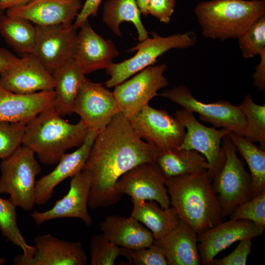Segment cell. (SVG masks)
<instances>
[{
	"instance_id": "1",
	"label": "cell",
	"mask_w": 265,
	"mask_h": 265,
	"mask_svg": "<svg viewBox=\"0 0 265 265\" xmlns=\"http://www.w3.org/2000/svg\"><path fill=\"white\" fill-rule=\"evenodd\" d=\"M159 152L140 138L121 112L97 135L83 170L90 175L91 209L117 203L122 195L116 183L125 173L144 163H155Z\"/></svg>"
},
{
	"instance_id": "2",
	"label": "cell",
	"mask_w": 265,
	"mask_h": 265,
	"mask_svg": "<svg viewBox=\"0 0 265 265\" xmlns=\"http://www.w3.org/2000/svg\"><path fill=\"white\" fill-rule=\"evenodd\" d=\"M170 205L199 235L221 221V209L208 170L166 179Z\"/></svg>"
},
{
	"instance_id": "3",
	"label": "cell",
	"mask_w": 265,
	"mask_h": 265,
	"mask_svg": "<svg viewBox=\"0 0 265 265\" xmlns=\"http://www.w3.org/2000/svg\"><path fill=\"white\" fill-rule=\"evenodd\" d=\"M88 132L80 120L71 124L64 119L52 105L26 125L22 145L42 163L56 164L68 150L82 144Z\"/></svg>"
},
{
	"instance_id": "4",
	"label": "cell",
	"mask_w": 265,
	"mask_h": 265,
	"mask_svg": "<svg viewBox=\"0 0 265 265\" xmlns=\"http://www.w3.org/2000/svg\"><path fill=\"white\" fill-rule=\"evenodd\" d=\"M194 12L207 38L238 39L265 16V0H211L199 2Z\"/></svg>"
},
{
	"instance_id": "5",
	"label": "cell",
	"mask_w": 265,
	"mask_h": 265,
	"mask_svg": "<svg viewBox=\"0 0 265 265\" xmlns=\"http://www.w3.org/2000/svg\"><path fill=\"white\" fill-rule=\"evenodd\" d=\"M152 37L139 41L128 52L136 51L131 58L118 63H111L106 69L110 78L105 83L106 87L111 88L122 83L130 77L148 67L153 65L157 58L173 49H186L194 46L196 36L193 31L178 33L166 37L151 32Z\"/></svg>"
},
{
	"instance_id": "6",
	"label": "cell",
	"mask_w": 265,
	"mask_h": 265,
	"mask_svg": "<svg viewBox=\"0 0 265 265\" xmlns=\"http://www.w3.org/2000/svg\"><path fill=\"white\" fill-rule=\"evenodd\" d=\"M35 154L21 146L0 164V194H7L17 207L31 211L35 204V179L41 172Z\"/></svg>"
},
{
	"instance_id": "7",
	"label": "cell",
	"mask_w": 265,
	"mask_h": 265,
	"mask_svg": "<svg viewBox=\"0 0 265 265\" xmlns=\"http://www.w3.org/2000/svg\"><path fill=\"white\" fill-rule=\"evenodd\" d=\"M221 145L225 160L213 177L212 185L221 209L222 216H226L238 206L250 199L251 178L228 135L223 138Z\"/></svg>"
},
{
	"instance_id": "8",
	"label": "cell",
	"mask_w": 265,
	"mask_h": 265,
	"mask_svg": "<svg viewBox=\"0 0 265 265\" xmlns=\"http://www.w3.org/2000/svg\"><path fill=\"white\" fill-rule=\"evenodd\" d=\"M158 96L169 99L184 109L198 113L200 120L215 127L225 129L240 136H244L245 134L246 119L239 105H234L224 100L203 103L197 100L190 90L182 84L165 90L158 93Z\"/></svg>"
},
{
	"instance_id": "9",
	"label": "cell",
	"mask_w": 265,
	"mask_h": 265,
	"mask_svg": "<svg viewBox=\"0 0 265 265\" xmlns=\"http://www.w3.org/2000/svg\"><path fill=\"white\" fill-rule=\"evenodd\" d=\"M128 119L137 135L159 152L178 149L185 136V128L178 119L148 104Z\"/></svg>"
},
{
	"instance_id": "10",
	"label": "cell",
	"mask_w": 265,
	"mask_h": 265,
	"mask_svg": "<svg viewBox=\"0 0 265 265\" xmlns=\"http://www.w3.org/2000/svg\"><path fill=\"white\" fill-rule=\"evenodd\" d=\"M167 69L165 63L153 65L115 86L113 93L120 112L128 118L158 96V92L169 85L163 75Z\"/></svg>"
},
{
	"instance_id": "11",
	"label": "cell",
	"mask_w": 265,
	"mask_h": 265,
	"mask_svg": "<svg viewBox=\"0 0 265 265\" xmlns=\"http://www.w3.org/2000/svg\"><path fill=\"white\" fill-rule=\"evenodd\" d=\"M174 117L186 129L178 149L193 150L203 155L209 164L208 172L212 180L225 160L222 139L230 132L223 128L219 130L205 126L196 119L193 112L184 108L177 110Z\"/></svg>"
},
{
	"instance_id": "12",
	"label": "cell",
	"mask_w": 265,
	"mask_h": 265,
	"mask_svg": "<svg viewBox=\"0 0 265 265\" xmlns=\"http://www.w3.org/2000/svg\"><path fill=\"white\" fill-rule=\"evenodd\" d=\"M36 26V40L32 53L52 74L74 58L79 28L72 23Z\"/></svg>"
},
{
	"instance_id": "13",
	"label": "cell",
	"mask_w": 265,
	"mask_h": 265,
	"mask_svg": "<svg viewBox=\"0 0 265 265\" xmlns=\"http://www.w3.org/2000/svg\"><path fill=\"white\" fill-rule=\"evenodd\" d=\"M73 113L89 131H101L120 112L113 92L87 79L82 84L73 107Z\"/></svg>"
},
{
	"instance_id": "14",
	"label": "cell",
	"mask_w": 265,
	"mask_h": 265,
	"mask_svg": "<svg viewBox=\"0 0 265 265\" xmlns=\"http://www.w3.org/2000/svg\"><path fill=\"white\" fill-rule=\"evenodd\" d=\"M165 181L156 163H144L123 175L117 182L116 188L122 196L127 194L133 199L154 201L165 209L170 205Z\"/></svg>"
},
{
	"instance_id": "15",
	"label": "cell",
	"mask_w": 265,
	"mask_h": 265,
	"mask_svg": "<svg viewBox=\"0 0 265 265\" xmlns=\"http://www.w3.org/2000/svg\"><path fill=\"white\" fill-rule=\"evenodd\" d=\"M265 227L248 220L220 222L198 235V248L201 264L211 265L215 256L234 242L252 239L263 235Z\"/></svg>"
},
{
	"instance_id": "16",
	"label": "cell",
	"mask_w": 265,
	"mask_h": 265,
	"mask_svg": "<svg viewBox=\"0 0 265 265\" xmlns=\"http://www.w3.org/2000/svg\"><path fill=\"white\" fill-rule=\"evenodd\" d=\"M0 85L15 93L31 94L53 90L54 80L39 60L28 53L0 74Z\"/></svg>"
},
{
	"instance_id": "17",
	"label": "cell",
	"mask_w": 265,
	"mask_h": 265,
	"mask_svg": "<svg viewBox=\"0 0 265 265\" xmlns=\"http://www.w3.org/2000/svg\"><path fill=\"white\" fill-rule=\"evenodd\" d=\"M36 247L34 253L26 257L22 254L15 256L14 265H85L87 255L80 242L60 239L51 234L34 238Z\"/></svg>"
},
{
	"instance_id": "18",
	"label": "cell",
	"mask_w": 265,
	"mask_h": 265,
	"mask_svg": "<svg viewBox=\"0 0 265 265\" xmlns=\"http://www.w3.org/2000/svg\"><path fill=\"white\" fill-rule=\"evenodd\" d=\"M91 185L90 174L83 170L72 177L67 193L56 201L50 210L39 212L34 211L30 216L37 225L60 218H77L87 226L93 221L89 214L88 200Z\"/></svg>"
},
{
	"instance_id": "19",
	"label": "cell",
	"mask_w": 265,
	"mask_h": 265,
	"mask_svg": "<svg viewBox=\"0 0 265 265\" xmlns=\"http://www.w3.org/2000/svg\"><path fill=\"white\" fill-rule=\"evenodd\" d=\"M99 131H89L82 144L75 151L65 153L55 168L36 181L35 204L43 205L52 197L55 187L64 180L81 172Z\"/></svg>"
},
{
	"instance_id": "20",
	"label": "cell",
	"mask_w": 265,
	"mask_h": 265,
	"mask_svg": "<svg viewBox=\"0 0 265 265\" xmlns=\"http://www.w3.org/2000/svg\"><path fill=\"white\" fill-rule=\"evenodd\" d=\"M78 33L74 58L86 74L106 69L119 52L111 40L105 39L87 20Z\"/></svg>"
},
{
	"instance_id": "21",
	"label": "cell",
	"mask_w": 265,
	"mask_h": 265,
	"mask_svg": "<svg viewBox=\"0 0 265 265\" xmlns=\"http://www.w3.org/2000/svg\"><path fill=\"white\" fill-rule=\"evenodd\" d=\"M82 6L80 0H34L8 8L6 14L19 17L40 26L72 23Z\"/></svg>"
},
{
	"instance_id": "22",
	"label": "cell",
	"mask_w": 265,
	"mask_h": 265,
	"mask_svg": "<svg viewBox=\"0 0 265 265\" xmlns=\"http://www.w3.org/2000/svg\"><path fill=\"white\" fill-rule=\"evenodd\" d=\"M53 90L20 94L0 85V121L27 124L53 105Z\"/></svg>"
},
{
	"instance_id": "23",
	"label": "cell",
	"mask_w": 265,
	"mask_h": 265,
	"mask_svg": "<svg viewBox=\"0 0 265 265\" xmlns=\"http://www.w3.org/2000/svg\"><path fill=\"white\" fill-rule=\"evenodd\" d=\"M162 251L168 265H199L198 235L180 219L177 226L167 235L154 240Z\"/></svg>"
},
{
	"instance_id": "24",
	"label": "cell",
	"mask_w": 265,
	"mask_h": 265,
	"mask_svg": "<svg viewBox=\"0 0 265 265\" xmlns=\"http://www.w3.org/2000/svg\"><path fill=\"white\" fill-rule=\"evenodd\" d=\"M100 229L114 244L129 249L147 247L154 243L150 231L132 216L109 215L100 224Z\"/></svg>"
},
{
	"instance_id": "25",
	"label": "cell",
	"mask_w": 265,
	"mask_h": 265,
	"mask_svg": "<svg viewBox=\"0 0 265 265\" xmlns=\"http://www.w3.org/2000/svg\"><path fill=\"white\" fill-rule=\"evenodd\" d=\"M53 106L62 116L73 113V107L80 90L87 80L74 58L54 70Z\"/></svg>"
},
{
	"instance_id": "26",
	"label": "cell",
	"mask_w": 265,
	"mask_h": 265,
	"mask_svg": "<svg viewBox=\"0 0 265 265\" xmlns=\"http://www.w3.org/2000/svg\"><path fill=\"white\" fill-rule=\"evenodd\" d=\"M132 210L131 216L150 229L154 240L162 238L178 225L180 218L172 207L162 208L154 201L132 199Z\"/></svg>"
},
{
	"instance_id": "27",
	"label": "cell",
	"mask_w": 265,
	"mask_h": 265,
	"mask_svg": "<svg viewBox=\"0 0 265 265\" xmlns=\"http://www.w3.org/2000/svg\"><path fill=\"white\" fill-rule=\"evenodd\" d=\"M155 163L166 179L210 168L203 155L195 150L186 149L159 152Z\"/></svg>"
},
{
	"instance_id": "28",
	"label": "cell",
	"mask_w": 265,
	"mask_h": 265,
	"mask_svg": "<svg viewBox=\"0 0 265 265\" xmlns=\"http://www.w3.org/2000/svg\"><path fill=\"white\" fill-rule=\"evenodd\" d=\"M136 0H107L103 7V21L116 35L121 36L120 25L131 22L135 27L139 41L147 39L148 32L140 18Z\"/></svg>"
},
{
	"instance_id": "29",
	"label": "cell",
	"mask_w": 265,
	"mask_h": 265,
	"mask_svg": "<svg viewBox=\"0 0 265 265\" xmlns=\"http://www.w3.org/2000/svg\"><path fill=\"white\" fill-rule=\"evenodd\" d=\"M0 33L6 42L23 55L32 53L36 43L37 28L29 21L19 17L0 16Z\"/></svg>"
},
{
	"instance_id": "30",
	"label": "cell",
	"mask_w": 265,
	"mask_h": 265,
	"mask_svg": "<svg viewBox=\"0 0 265 265\" xmlns=\"http://www.w3.org/2000/svg\"><path fill=\"white\" fill-rule=\"evenodd\" d=\"M228 136L248 166L251 199L265 191V150L243 136L233 132H230Z\"/></svg>"
},
{
	"instance_id": "31",
	"label": "cell",
	"mask_w": 265,
	"mask_h": 265,
	"mask_svg": "<svg viewBox=\"0 0 265 265\" xmlns=\"http://www.w3.org/2000/svg\"><path fill=\"white\" fill-rule=\"evenodd\" d=\"M16 207L10 199L0 197V231L3 237L23 251L24 256H31L36 247L27 244L18 225Z\"/></svg>"
},
{
	"instance_id": "32",
	"label": "cell",
	"mask_w": 265,
	"mask_h": 265,
	"mask_svg": "<svg viewBox=\"0 0 265 265\" xmlns=\"http://www.w3.org/2000/svg\"><path fill=\"white\" fill-rule=\"evenodd\" d=\"M246 122L244 137L250 141L260 144L265 150V105L255 103L252 96L247 94L239 105Z\"/></svg>"
},
{
	"instance_id": "33",
	"label": "cell",
	"mask_w": 265,
	"mask_h": 265,
	"mask_svg": "<svg viewBox=\"0 0 265 265\" xmlns=\"http://www.w3.org/2000/svg\"><path fill=\"white\" fill-rule=\"evenodd\" d=\"M238 39L243 58L259 55L265 50V16L254 23Z\"/></svg>"
},
{
	"instance_id": "34",
	"label": "cell",
	"mask_w": 265,
	"mask_h": 265,
	"mask_svg": "<svg viewBox=\"0 0 265 265\" xmlns=\"http://www.w3.org/2000/svg\"><path fill=\"white\" fill-rule=\"evenodd\" d=\"M26 124L0 121V159L8 158L22 145Z\"/></svg>"
},
{
	"instance_id": "35",
	"label": "cell",
	"mask_w": 265,
	"mask_h": 265,
	"mask_svg": "<svg viewBox=\"0 0 265 265\" xmlns=\"http://www.w3.org/2000/svg\"><path fill=\"white\" fill-rule=\"evenodd\" d=\"M234 220H248L265 227V191L238 206L229 215Z\"/></svg>"
},
{
	"instance_id": "36",
	"label": "cell",
	"mask_w": 265,
	"mask_h": 265,
	"mask_svg": "<svg viewBox=\"0 0 265 265\" xmlns=\"http://www.w3.org/2000/svg\"><path fill=\"white\" fill-rule=\"evenodd\" d=\"M90 252L92 265H113L121 255L120 248L103 234L93 236L90 243Z\"/></svg>"
},
{
	"instance_id": "37",
	"label": "cell",
	"mask_w": 265,
	"mask_h": 265,
	"mask_svg": "<svg viewBox=\"0 0 265 265\" xmlns=\"http://www.w3.org/2000/svg\"><path fill=\"white\" fill-rule=\"evenodd\" d=\"M121 255L134 265H167L166 259L160 249L154 243L147 247L129 249L120 248Z\"/></svg>"
},
{
	"instance_id": "38",
	"label": "cell",
	"mask_w": 265,
	"mask_h": 265,
	"mask_svg": "<svg viewBox=\"0 0 265 265\" xmlns=\"http://www.w3.org/2000/svg\"><path fill=\"white\" fill-rule=\"evenodd\" d=\"M251 247V239L241 240L231 253L220 259H214L211 265H245Z\"/></svg>"
},
{
	"instance_id": "39",
	"label": "cell",
	"mask_w": 265,
	"mask_h": 265,
	"mask_svg": "<svg viewBox=\"0 0 265 265\" xmlns=\"http://www.w3.org/2000/svg\"><path fill=\"white\" fill-rule=\"evenodd\" d=\"M176 0H149L148 14L159 19L161 22L168 24L174 11Z\"/></svg>"
},
{
	"instance_id": "40",
	"label": "cell",
	"mask_w": 265,
	"mask_h": 265,
	"mask_svg": "<svg viewBox=\"0 0 265 265\" xmlns=\"http://www.w3.org/2000/svg\"><path fill=\"white\" fill-rule=\"evenodd\" d=\"M102 0H86L81 7L74 24L80 28L90 16H96Z\"/></svg>"
},
{
	"instance_id": "41",
	"label": "cell",
	"mask_w": 265,
	"mask_h": 265,
	"mask_svg": "<svg viewBox=\"0 0 265 265\" xmlns=\"http://www.w3.org/2000/svg\"><path fill=\"white\" fill-rule=\"evenodd\" d=\"M260 61L255 67V72L252 76L253 85L260 91L265 89V50L259 54Z\"/></svg>"
},
{
	"instance_id": "42",
	"label": "cell",
	"mask_w": 265,
	"mask_h": 265,
	"mask_svg": "<svg viewBox=\"0 0 265 265\" xmlns=\"http://www.w3.org/2000/svg\"><path fill=\"white\" fill-rule=\"evenodd\" d=\"M18 58L8 50L0 48V74L12 66Z\"/></svg>"
},
{
	"instance_id": "43",
	"label": "cell",
	"mask_w": 265,
	"mask_h": 265,
	"mask_svg": "<svg viewBox=\"0 0 265 265\" xmlns=\"http://www.w3.org/2000/svg\"><path fill=\"white\" fill-rule=\"evenodd\" d=\"M34 0H0V7L2 10L28 3Z\"/></svg>"
},
{
	"instance_id": "44",
	"label": "cell",
	"mask_w": 265,
	"mask_h": 265,
	"mask_svg": "<svg viewBox=\"0 0 265 265\" xmlns=\"http://www.w3.org/2000/svg\"><path fill=\"white\" fill-rule=\"evenodd\" d=\"M141 14L146 17L149 14L147 10L149 0H136Z\"/></svg>"
},
{
	"instance_id": "45",
	"label": "cell",
	"mask_w": 265,
	"mask_h": 265,
	"mask_svg": "<svg viewBox=\"0 0 265 265\" xmlns=\"http://www.w3.org/2000/svg\"><path fill=\"white\" fill-rule=\"evenodd\" d=\"M6 263V260L5 258L0 257V265L4 264Z\"/></svg>"
},
{
	"instance_id": "46",
	"label": "cell",
	"mask_w": 265,
	"mask_h": 265,
	"mask_svg": "<svg viewBox=\"0 0 265 265\" xmlns=\"http://www.w3.org/2000/svg\"><path fill=\"white\" fill-rule=\"evenodd\" d=\"M2 11H3V10H2L1 9V8H0V15H2Z\"/></svg>"
},
{
	"instance_id": "47",
	"label": "cell",
	"mask_w": 265,
	"mask_h": 265,
	"mask_svg": "<svg viewBox=\"0 0 265 265\" xmlns=\"http://www.w3.org/2000/svg\"><path fill=\"white\" fill-rule=\"evenodd\" d=\"M1 15L0 14V16H1Z\"/></svg>"
}]
</instances>
